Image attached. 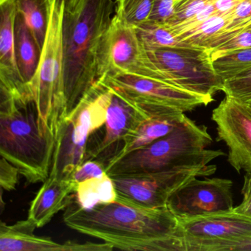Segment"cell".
I'll return each instance as SVG.
<instances>
[{"mask_svg":"<svg viewBox=\"0 0 251 251\" xmlns=\"http://www.w3.org/2000/svg\"><path fill=\"white\" fill-rule=\"evenodd\" d=\"M74 198L64 221L75 231L110 244L114 249L185 251L178 218L167 205L147 208L117 199L84 210Z\"/></svg>","mask_w":251,"mask_h":251,"instance_id":"6da1fadb","label":"cell"},{"mask_svg":"<svg viewBox=\"0 0 251 251\" xmlns=\"http://www.w3.org/2000/svg\"><path fill=\"white\" fill-rule=\"evenodd\" d=\"M114 9V0H78L73 9L65 11L63 36L66 121L96 89L98 52Z\"/></svg>","mask_w":251,"mask_h":251,"instance_id":"7a4b0ae2","label":"cell"},{"mask_svg":"<svg viewBox=\"0 0 251 251\" xmlns=\"http://www.w3.org/2000/svg\"><path fill=\"white\" fill-rule=\"evenodd\" d=\"M56 142L41 126L33 100L1 95L0 153L29 183L49 177Z\"/></svg>","mask_w":251,"mask_h":251,"instance_id":"3957f363","label":"cell"},{"mask_svg":"<svg viewBox=\"0 0 251 251\" xmlns=\"http://www.w3.org/2000/svg\"><path fill=\"white\" fill-rule=\"evenodd\" d=\"M212 142L206 126L197 124L185 114L173 131L107 166L105 172L111 177H132L207 165L226 155L221 150L207 149Z\"/></svg>","mask_w":251,"mask_h":251,"instance_id":"277c9868","label":"cell"},{"mask_svg":"<svg viewBox=\"0 0 251 251\" xmlns=\"http://www.w3.org/2000/svg\"><path fill=\"white\" fill-rule=\"evenodd\" d=\"M66 0H49V20L37 73L30 89L39 122L57 142L66 121L64 28Z\"/></svg>","mask_w":251,"mask_h":251,"instance_id":"5b68a950","label":"cell"},{"mask_svg":"<svg viewBox=\"0 0 251 251\" xmlns=\"http://www.w3.org/2000/svg\"><path fill=\"white\" fill-rule=\"evenodd\" d=\"M95 93L62 126L52 157L51 176L61 180L71 178L85 161L89 136L105 125L111 92L98 83Z\"/></svg>","mask_w":251,"mask_h":251,"instance_id":"8992f818","label":"cell"},{"mask_svg":"<svg viewBox=\"0 0 251 251\" xmlns=\"http://www.w3.org/2000/svg\"><path fill=\"white\" fill-rule=\"evenodd\" d=\"M115 75L142 76L173 84L152 61L135 27L114 14L98 52V80Z\"/></svg>","mask_w":251,"mask_h":251,"instance_id":"52a82bcc","label":"cell"},{"mask_svg":"<svg viewBox=\"0 0 251 251\" xmlns=\"http://www.w3.org/2000/svg\"><path fill=\"white\" fill-rule=\"evenodd\" d=\"M98 83L110 88L150 116L186 113L207 105L214 98L202 96L158 79L131 75L102 76Z\"/></svg>","mask_w":251,"mask_h":251,"instance_id":"ba28073f","label":"cell"},{"mask_svg":"<svg viewBox=\"0 0 251 251\" xmlns=\"http://www.w3.org/2000/svg\"><path fill=\"white\" fill-rule=\"evenodd\" d=\"M178 220L185 251H238L251 241V219L233 209Z\"/></svg>","mask_w":251,"mask_h":251,"instance_id":"9c48e42d","label":"cell"},{"mask_svg":"<svg viewBox=\"0 0 251 251\" xmlns=\"http://www.w3.org/2000/svg\"><path fill=\"white\" fill-rule=\"evenodd\" d=\"M148 52L175 86L208 98L223 90L224 81L214 71L208 50L183 46Z\"/></svg>","mask_w":251,"mask_h":251,"instance_id":"30bf717a","label":"cell"},{"mask_svg":"<svg viewBox=\"0 0 251 251\" xmlns=\"http://www.w3.org/2000/svg\"><path fill=\"white\" fill-rule=\"evenodd\" d=\"M217 171L215 164L197 165L145 176L113 177L117 199L147 208L166 206L172 195L196 178Z\"/></svg>","mask_w":251,"mask_h":251,"instance_id":"8fae6325","label":"cell"},{"mask_svg":"<svg viewBox=\"0 0 251 251\" xmlns=\"http://www.w3.org/2000/svg\"><path fill=\"white\" fill-rule=\"evenodd\" d=\"M211 120L216 125L217 142L228 149L227 161L237 172L251 173V106L226 95L213 110Z\"/></svg>","mask_w":251,"mask_h":251,"instance_id":"7c38bea8","label":"cell"},{"mask_svg":"<svg viewBox=\"0 0 251 251\" xmlns=\"http://www.w3.org/2000/svg\"><path fill=\"white\" fill-rule=\"evenodd\" d=\"M232 186L229 179L196 177L175 192L167 205L177 218L231 211Z\"/></svg>","mask_w":251,"mask_h":251,"instance_id":"4fadbf2b","label":"cell"},{"mask_svg":"<svg viewBox=\"0 0 251 251\" xmlns=\"http://www.w3.org/2000/svg\"><path fill=\"white\" fill-rule=\"evenodd\" d=\"M15 0H0V89L1 95L15 99L33 100L25 82L15 50Z\"/></svg>","mask_w":251,"mask_h":251,"instance_id":"5bb4252c","label":"cell"},{"mask_svg":"<svg viewBox=\"0 0 251 251\" xmlns=\"http://www.w3.org/2000/svg\"><path fill=\"white\" fill-rule=\"evenodd\" d=\"M36 225L28 219L15 224L1 223L0 251H110L114 250L110 244L75 242L58 243L50 238L35 234Z\"/></svg>","mask_w":251,"mask_h":251,"instance_id":"9a60e30c","label":"cell"},{"mask_svg":"<svg viewBox=\"0 0 251 251\" xmlns=\"http://www.w3.org/2000/svg\"><path fill=\"white\" fill-rule=\"evenodd\" d=\"M108 89L111 90V98L107 109L105 134L96 149L92 151V158L110 155V151L115 145L123 143L144 120L150 117L131 101L113 89Z\"/></svg>","mask_w":251,"mask_h":251,"instance_id":"2e32d148","label":"cell"},{"mask_svg":"<svg viewBox=\"0 0 251 251\" xmlns=\"http://www.w3.org/2000/svg\"><path fill=\"white\" fill-rule=\"evenodd\" d=\"M77 184L71 179L61 180L49 175L30 204L27 219L37 228L46 226L71 203Z\"/></svg>","mask_w":251,"mask_h":251,"instance_id":"e0dca14e","label":"cell"},{"mask_svg":"<svg viewBox=\"0 0 251 251\" xmlns=\"http://www.w3.org/2000/svg\"><path fill=\"white\" fill-rule=\"evenodd\" d=\"M184 116L185 113L182 111L150 116L123 141L120 149L107 161L105 167L114 164L127 154L145 148L168 134L176 128Z\"/></svg>","mask_w":251,"mask_h":251,"instance_id":"ac0fdd59","label":"cell"},{"mask_svg":"<svg viewBox=\"0 0 251 251\" xmlns=\"http://www.w3.org/2000/svg\"><path fill=\"white\" fill-rule=\"evenodd\" d=\"M15 50L20 73L31 92L30 86L37 73L41 50L24 18L18 13L15 23Z\"/></svg>","mask_w":251,"mask_h":251,"instance_id":"d6986e66","label":"cell"},{"mask_svg":"<svg viewBox=\"0 0 251 251\" xmlns=\"http://www.w3.org/2000/svg\"><path fill=\"white\" fill-rule=\"evenodd\" d=\"M117 192L114 180L105 173L102 177H92L77 183L75 201L80 208L90 210L98 205L117 202Z\"/></svg>","mask_w":251,"mask_h":251,"instance_id":"ffe728a7","label":"cell"},{"mask_svg":"<svg viewBox=\"0 0 251 251\" xmlns=\"http://www.w3.org/2000/svg\"><path fill=\"white\" fill-rule=\"evenodd\" d=\"M231 20L230 12L223 15L214 14L199 25L179 35L177 38L183 45L205 48L208 50Z\"/></svg>","mask_w":251,"mask_h":251,"instance_id":"44dd1931","label":"cell"},{"mask_svg":"<svg viewBox=\"0 0 251 251\" xmlns=\"http://www.w3.org/2000/svg\"><path fill=\"white\" fill-rule=\"evenodd\" d=\"M17 13L24 18L41 52L49 20V0H15Z\"/></svg>","mask_w":251,"mask_h":251,"instance_id":"7402d4cb","label":"cell"},{"mask_svg":"<svg viewBox=\"0 0 251 251\" xmlns=\"http://www.w3.org/2000/svg\"><path fill=\"white\" fill-rule=\"evenodd\" d=\"M135 29L148 50L189 46L182 44L162 22L150 20Z\"/></svg>","mask_w":251,"mask_h":251,"instance_id":"603a6c76","label":"cell"},{"mask_svg":"<svg viewBox=\"0 0 251 251\" xmlns=\"http://www.w3.org/2000/svg\"><path fill=\"white\" fill-rule=\"evenodd\" d=\"M155 6V0H116L114 15L136 28L149 21Z\"/></svg>","mask_w":251,"mask_h":251,"instance_id":"cb8c5ba5","label":"cell"},{"mask_svg":"<svg viewBox=\"0 0 251 251\" xmlns=\"http://www.w3.org/2000/svg\"><path fill=\"white\" fill-rule=\"evenodd\" d=\"M217 75L223 80H229L251 68V48L235 51L212 61Z\"/></svg>","mask_w":251,"mask_h":251,"instance_id":"d4e9b609","label":"cell"},{"mask_svg":"<svg viewBox=\"0 0 251 251\" xmlns=\"http://www.w3.org/2000/svg\"><path fill=\"white\" fill-rule=\"evenodd\" d=\"M222 92L243 102L251 100V68L224 81Z\"/></svg>","mask_w":251,"mask_h":251,"instance_id":"484cf974","label":"cell"},{"mask_svg":"<svg viewBox=\"0 0 251 251\" xmlns=\"http://www.w3.org/2000/svg\"><path fill=\"white\" fill-rule=\"evenodd\" d=\"M249 48H251V28L238 33L236 36L208 51L213 61L222 55Z\"/></svg>","mask_w":251,"mask_h":251,"instance_id":"4316f807","label":"cell"},{"mask_svg":"<svg viewBox=\"0 0 251 251\" xmlns=\"http://www.w3.org/2000/svg\"><path fill=\"white\" fill-rule=\"evenodd\" d=\"M213 0H186L177 7L170 20L165 23L177 24L192 18Z\"/></svg>","mask_w":251,"mask_h":251,"instance_id":"83f0119b","label":"cell"},{"mask_svg":"<svg viewBox=\"0 0 251 251\" xmlns=\"http://www.w3.org/2000/svg\"><path fill=\"white\" fill-rule=\"evenodd\" d=\"M106 173L105 167L100 162L93 160L84 161L73 173L71 180L78 183L92 177H100Z\"/></svg>","mask_w":251,"mask_h":251,"instance_id":"f1b7e54d","label":"cell"},{"mask_svg":"<svg viewBox=\"0 0 251 251\" xmlns=\"http://www.w3.org/2000/svg\"><path fill=\"white\" fill-rule=\"evenodd\" d=\"M18 169L8 160L1 156L0 161V186L5 191L14 190L17 187L19 180Z\"/></svg>","mask_w":251,"mask_h":251,"instance_id":"f546056e","label":"cell"},{"mask_svg":"<svg viewBox=\"0 0 251 251\" xmlns=\"http://www.w3.org/2000/svg\"><path fill=\"white\" fill-rule=\"evenodd\" d=\"M186 0H155V6L151 20L167 22L171 19L177 7Z\"/></svg>","mask_w":251,"mask_h":251,"instance_id":"4dcf8cb0","label":"cell"},{"mask_svg":"<svg viewBox=\"0 0 251 251\" xmlns=\"http://www.w3.org/2000/svg\"><path fill=\"white\" fill-rule=\"evenodd\" d=\"M241 193L242 201L237 206L233 208L235 212L251 219V173H246L244 176L243 185Z\"/></svg>","mask_w":251,"mask_h":251,"instance_id":"1f68e13d","label":"cell"},{"mask_svg":"<svg viewBox=\"0 0 251 251\" xmlns=\"http://www.w3.org/2000/svg\"><path fill=\"white\" fill-rule=\"evenodd\" d=\"M242 0H213L216 12L218 14H226L233 11Z\"/></svg>","mask_w":251,"mask_h":251,"instance_id":"d6a6232c","label":"cell"},{"mask_svg":"<svg viewBox=\"0 0 251 251\" xmlns=\"http://www.w3.org/2000/svg\"><path fill=\"white\" fill-rule=\"evenodd\" d=\"M78 0H66V11H70L75 6Z\"/></svg>","mask_w":251,"mask_h":251,"instance_id":"836d02e7","label":"cell"},{"mask_svg":"<svg viewBox=\"0 0 251 251\" xmlns=\"http://www.w3.org/2000/svg\"><path fill=\"white\" fill-rule=\"evenodd\" d=\"M238 251H251V241L245 245H242Z\"/></svg>","mask_w":251,"mask_h":251,"instance_id":"e575fe53","label":"cell"},{"mask_svg":"<svg viewBox=\"0 0 251 251\" xmlns=\"http://www.w3.org/2000/svg\"><path fill=\"white\" fill-rule=\"evenodd\" d=\"M247 102V103L249 104V105H251V100L248 101V102Z\"/></svg>","mask_w":251,"mask_h":251,"instance_id":"d590c367","label":"cell"}]
</instances>
